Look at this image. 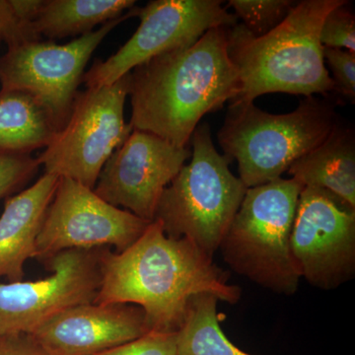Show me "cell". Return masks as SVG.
<instances>
[{
  "label": "cell",
  "mask_w": 355,
  "mask_h": 355,
  "mask_svg": "<svg viewBox=\"0 0 355 355\" xmlns=\"http://www.w3.org/2000/svg\"><path fill=\"white\" fill-rule=\"evenodd\" d=\"M100 270L94 303L139 306L150 331L177 333L191 299L200 294L231 305L241 299V288L228 284L211 258L184 238L168 237L155 220L125 251L103 248Z\"/></svg>",
  "instance_id": "6da1fadb"
},
{
  "label": "cell",
  "mask_w": 355,
  "mask_h": 355,
  "mask_svg": "<svg viewBox=\"0 0 355 355\" xmlns=\"http://www.w3.org/2000/svg\"><path fill=\"white\" fill-rule=\"evenodd\" d=\"M228 28H214L197 43L159 55L130 73L132 130L186 148L203 116L240 93L228 53Z\"/></svg>",
  "instance_id": "7a4b0ae2"
},
{
  "label": "cell",
  "mask_w": 355,
  "mask_h": 355,
  "mask_svg": "<svg viewBox=\"0 0 355 355\" xmlns=\"http://www.w3.org/2000/svg\"><path fill=\"white\" fill-rule=\"evenodd\" d=\"M345 0H303L272 31L254 37L242 23L228 28V53L239 74L232 102H254L268 93L312 97L335 91L320 32L324 18Z\"/></svg>",
  "instance_id": "3957f363"
},
{
  "label": "cell",
  "mask_w": 355,
  "mask_h": 355,
  "mask_svg": "<svg viewBox=\"0 0 355 355\" xmlns=\"http://www.w3.org/2000/svg\"><path fill=\"white\" fill-rule=\"evenodd\" d=\"M340 123L335 103L306 97L287 114L263 111L254 102H230L218 142L238 163L247 188L275 181L319 146Z\"/></svg>",
  "instance_id": "277c9868"
},
{
  "label": "cell",
  "mask_w": 355,
  "mask_h": 355,
  "mask_svg": "<svg viewBox=\"0 0 355 355\" xmlns=\"http://www.w3.org/2000/svg\"><path fill=\"white\" fill-rule=\"evenodd\" d=\"M191 144V160L163 191L154 220L168 237L184 238L212 259L248 188L216 150L207 123L198 125Z\"/></svg>",
  "instance_id": "5b68a950"
},
{
  "label": "cell",
  "mask_w": 355,
  "mask_h": 355,
  "mask_svg": "<svg viewBox=\"0 0 355 355\" xmlns=\"http://www.w3.org/2000/svg\"><path fill=\"white\" fill-rule=\"evenodd\" d=\"M303 189L292 178L248 188L219 247L223 261L237 275L286 296L297 292L301 279L291 237Z\"/></svg>",
  "instance_id": "8992f818"
},
{
  "label": "cell",
  "mask_w": 355,
  "mask_h": 355,
  "mask_svg": "<svg viewBox=\"0 0 355 355\" xmlns=\"http://www.w3.org/2000/svg\"><path fill=\"white\" fill-rule=\"evenodd\" d=\"M130 73L78 93L64 127L37 157L44 174L67 178L93 190L103 167L132 132L125 123Z\"/></svg>",
  "instance_id": "52a82bcc"
},
{
  "label": "cell",
  "mask_w": 355,
  "mask_h": 355,
  "mask_svg": "<svg viewBox=\"0 0 355 355\" xmlns=\"http://www.w3.org/2000/svg\"><path fill=\"white\" fill-rule=\"evenodd\" d=\"M135 13L137 9L128 11L64 44L41 40L7 44L8 50L0 57L1 90L22 91L34 96L62 128L69 119L91 55L116 26Z\"/></svg>",
  "instance_id": "ba28073f"
},
{
  "label": "cell",
  "mask_w": 355,
  "mask_h": 355,
  "mask_svg": "<svg viewBox=\"0 0 355 355\" xmlns=\"http://www.w3.org/2000/svg\"><path fill=\"white\" fill-rule=\"evenodd\" d=\"M140 24L132 38L108 60L84 73L87 88L111 85L148 60L189 48L214 28L237 24L220 0H153L137 8Z\"/></svg>",
  "instance_id": "9c48e42d"
},
{
  "label": "cell",
  "mask_w": 355,
  "mask_h": 355,
  "mask_svg": "<svg viewBox=\"0 0 355 355\" xmlns=\"http://www.w3.org/2000/svg\"><path fill=\"white\" fill-rule=\"evenodd\" d=\"M150 223L110 205L73 180L58 178L37 239L35 258L46 261L67 250L111 247L121 253L132 246Z\"/></svg>",
  "instance_id": "30bf717a"
},
{
  "label": "cell",
  "mask_w": 355,
  "mask_h": 355,
  "mask_svg": "<svg viewBox=\"0 0 355 355\" xmlns=\"http://www.w3.org/2000/svg\"><path fill=\"white\" fill-rule=\"evenodd\" d=\"M291 248L301 279L334 291L354 279L355 209L323 189H303Z\"/></svg>",
  "instance_id": "8fae6325"
},
{
  "label": "cell",
  "mask_w": 355,
  "mask_h": 355,
  "mask_svg": "<svg viewBox=\"0 0 355 355\" xmlns=\"http://www.w3.org/2000/svg\"><path fill=\"white\" fill-rule=\"evenodd\" d=\"M67 250L44 263L51 275L0 282V336L31 334L72 306L94 302L101 284V250Z\"/></svg>",
  "instance_id": "7c38bea8"
},
{
  "label": "cell",
  "mask_w": 355,
  "mask_h": 355,
  "mask_svg": "<svg viewBox=\"0 0 355 355\" xmlns=\"http://www.w3.org/2000/svg\"><path fill=\"white\" fill-rule=\"evenodd\" d=\"M191 155L189 147L132 130L103 167L93 191L110 205L153 222L163 191Z\"/></svg>",
  "instance_id": "4fadbf2b"
},
{
  "label": "cell",
  "mask_w": 355,
  "mask_h": 355,
  "mask_svg": "<svg viewBox=\"0 0 355 355\" xmlns=\"http://www.w3.org/2000/svg\"><path fill=\"white\" fill-rule=\"evenodd\" d=\"M149 331L139 306L92 302L58 313L29 335L48 355H97Z\"/></svg>",
  "instance_id": "5bb4252c"
},
{
  "label": "cell",
  "mask_w": 355,
  "mask_h": 355,
  "mask_svg": "<svg viewBox=\"0 0 355 355\" xmlns=\"http://www.w3.org/2000/svg\"><path fill=\"white\" fill-rule=\"evenodd\" d=\"M58 182L57 176L44 173L36 183L6 200L0 216V277L23 280L25 263L36 257L37 239Z\"/></svg>",
  "instance_id": "9a60e30c"
},
{
  "label": "cell",
  "mask_w": 355,
  "mask_h": 355,
  "mask_svg": "<svg viewBox=\"0 0 355 355\" xmlns=\"http://www.w3.org/2000/svg\"><path fill=\"white\" fill-rule=\"evenodd\" d=\"M304 188L323 189L355 209V135L338 123L314 149L287 170Z\"/></svg>",
  "instance_id": "2e32d148"
},
{
  "label": "cell",
  "mask_w": 355,
  "mask_h": 355,
  "mask_svg": "<svg viewBox=\"0 0 355 355\" xmlns=\"http://www.w3.org/2000/svg\"><path fill=\"white\" fill-rule=\"evenodd\" d=\"M135 3V0H42L28 24V36L31 40L83 36L97 25L121 17Z\"/></svg>",
  "instance_id": "e0dca14e"
},
{
  "label": "cell",
  "mask_w": 355,
  "mask_h": 355,
  "mask_svg": "<svg viewBox=\"0 0 355 355\" xmlns=\"http://www.w3.org/2000/svg\"><path fill=\"white\" fill-rule=\"evenodd\" d=\"M60 125L34 96L0 90V153L31 154L46 148Z\"/></svg>",
  "instance_id": "ac0fdd59"
},
{
  "label": "cell",
  "mask_w": 355,
  "mask_h": 355,
  "mask_svg": "<svg viewBox=\"0 0 355 355\" xmlns=\"http://www.w3.org/2000/svg\"><path fill=\"white\" fill-rule=\"evenodd\" d=\"M217 300L209 294L191 299L186 318L177 331L179 355H254L236 347L222 331Z\"/></svg>",
  "instance_id": "d6986e66"
},
{
  "label": "cell",
  "mask_w": 355,
  "mask_h": 355,
  "mask_svg": "<svg viewBox=\"0 0 355 355\" xmlns=\"http://www.w3.org/2000/svg\"><path fill=\"white\" fill-rule=\"evenodd\" d=\"M295 3L291 0H230L228 7L234 9V15L248 31L261 37L286 19Z\"/></svg>",
  "instance_id": "ffe728a7"
},
{
  "label": "cell",
  "mask_w": 355,
  "mask_h": 355,
  "mask_svg": "<svg viewBox=\"0 0 355 355\" xmlns=\"http://www.w3.org/2000/svg\"><path fill=\"white\" fill-rule=\"evenodd\" d=\"M320 42L324 48L343 49L355 53V16L349 1L336 7L324 18Z\"/></svg>",
  "instance_id": "44dd1931"
},
{
  "label": "cell",
  "mask_w": 355,
  "mask_h": 355,
  "mask_svg": "<svg viewBox=\"0 0 355 355\" xmlns=\"http://www.w3.org/2000/svg\"><path fill=\"white\" fill-rule=\"evenodd\" d=\"M39 168L38 160L31 154L0 153V200L19 190Z\"/></svg>",
  "instance_id": "7402d4cb"
},
{
  "label": "cell",
  "mask_w": 355,
  "mask_h": 355,
  "mask_svg": "<svg viewBox=\"0 0 355 355\" xmlns=\"http://www.w3.org/2000/svg\"><path fill=\"white\" fill-rule=\"evenodd\" d=\"M324 60L331 72L334 92L354 103L355 53L343 49L324 48Z\"/></svg>",
  "instance_id": "603a6c76"
},
{
  "label": "cell",
  "mask_w": 355,
  "mask_h": 355,
  "mask_svg": "<svg viewBox=\"0 0 355 355\" xmlns=\"http://www.w3.org/2000/svg\"><path fill=\"white\" fill-rule=\"evenodd\" d=\"M97 355H179L177 333L149 331L141 338L123 343Z\"/></svg>",
  "instance_id": "cb8c5ba5"
},
{
  "label": "cell",
  "mask_w": 355,
  "mask_h": 355,
  "mask_svg": "<svg viewBox=\"0 0 355 355\" xmlns=\"http://www.w3.org/2000/svg\"><path fill=\"white\" fill-rule=\"evenodd\" d=\"M0 355H48L29 334L0 336Z\"/></svg>",
  "instance_id": "d4e9b609"
},
{
  "label": "cell",
  "mask_w": 355,
  "mask_h": 355,
  "mask_svg": "<svg viewBox=\"0 0 355 355\" xmlns=\"http://www.w3.org/2000/svg\"><path fill=\"white\" fill-rule=\"evenodd\" d=\"M15 18H14L12 8L9 0H0V32L3 38L11 30L15 27Z\"/></svg>",
  "instance_id": "484cf974"
},
{
  "label": "cell",
  "mask_w": 355,
  "mask_h": 355,
  "mask_svg": "<svg viewBox=\"0 0 355 355\" xmlns=\"http://www.w3.org/2000/svg\"><path fill=\"white\" fill-rule=\"evenodd\" d=\"M0 36H1V32H0Z\"/></svg>",
  "instance_id": "4316f807"
}]
</instances>
